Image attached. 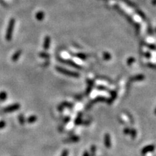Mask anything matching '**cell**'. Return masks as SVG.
<instances>
[{"label":"cell","mask_w":156,"mask_h":156,"mask_svg":"<svg viewBox=\"0 0 156 156\" xmlns=\"http://www.w3.org/2000/svg\"><path fill=\"white\" fill-rule=\"evenodd\" d=\"M22 50H18V51H17L14 55H13V57H12V60H13V61H16L17 60L19 59L20 56L22 55Z\"/></svg>","instance_id":"9c48e42d"},{"label":"cell","mask_w":156,"mask_h":156,"mask_svg":"<svg viewBox=\"0 0 156 156\" xmlns=\"http://www.w3.org/2000/svg\"><path fill=\"white\" fill-rule=\"evenodd\" d=\"M39 55L41 57H42V58L44 59H49L50 58V54H48V53H46V52H41L39 53Z\"/></svg>","instance_id":"5bb4252c"},{"label":"cell","mask_w":156,"mask_h":156,"mask_svg":"<svg viewBox=\"0 0 156 156\" xmlns=\"http://www.w3.org/2000/svg\"><path fill=\"white\" fill-rule=\"evenodd\" d=\"M5 126V122H4L3 120L0 121V129L3 128Z\"/></svg>","instance_id":"ffe728a7"},{"label":"cell","mask_w":156,"mask_h":156,"mask_svg":"<svg viewBox=\"0 0 156 156\" xmlns=\"http://www.w3.org/2000/svg\"><path fill=\"white\" fill-rule=\"evenodd\" d=\"M155 149V145H150L148 146H145L142 148V151H141V154L142 155H146V154H148V153L152 152L154 151V150Z\"/></svg>","instance_id":"277c9868"},{"label":"cell","mask_w":156,"mask_h":156,"mask_svg":"<svg viewBox=\"0 0 156 156\" xmlns=\"http://www.w3.org/2000/svg\"><path fill=\"white\" fill-rule=\"evenodd\" d=\"M155 114H156V109H155Z\"/></svg>","instance_id":"7402d4cb"},{"label":"cell","mask_w":156,"mask_h":156,"mask_svg":"<svg viewBox=\"0 0 156 156\" xmlns=\"http://www.w3.org/2000/svg\"><path fill=\"white\" fill-rule=\"evenodd\" d=\"M44 16L45 14L44 13V12L42 11H40L36 14V18H37L38 21H42V20L44 18Z\"/></svg>","instance_id":"30bf717a"},{"label":"cell","mask_w":156,"mask_h":156,"mask_svg":"<svg viewBox=\"0 0 156 156\" xmlns=\"http://www.w3.org/2000/svg\"><path fill=\"white\" fill-rule=\"evenodd\" d=\"M18 120H19V122L20 124L24 125L25 123V118L23 114H20L18 116Z\"/></svg>","instance_id":"4fadbf2b"},{"label":"cell","mask_w":156,"mask_h":156,"mask_svg":"<svg viewBox=\"0 0 156 156\" xmlns=\"http://www.w3.org/2000/svg\"><path fill=\"white\" fill-rule=\"evenodd\" d=\"M96 150V148L95 145H93V146H91V149H90V150H91L92 156H94V155H95Z\"/></svg>","instance_id":"e0dca14e"},{"label":"cell","mask_w":156,"mask_h":156,"mask_svg":"<svg viewBox=\"0 0 156 156\" xmlns=\"http://www.w3.org/2000/svg\"><path fill=\"white\" fill-rule=\"evenodd\" d=\"M104 144L105 147L107 148H110L111 146V136L109 133H106L104 136Z\"/></svg>","instance_id":"5b68a950"},{"label":"cell","mask_w":156,"mask_h":156,"mask_svg":"<svg viewBox=\"0 0 156 156\" xmlns=\"http://www.w3.org/2000/svg\"><path fill=\"white\" fill-rule=\"evenodd\" d=\"M59 60L61 61V62H64V63L65 64H67V65H70V66H73V67H75L78 69H81V66H79V65H76V64L74 62H73L72 61H70V60H64V59H59Z\"/></svg>","instance_id":"8992f818"},{"label":"cell","mask_w":156,"mask_h":156,"mask_svg":"<svg viewBox=\"0 0 156 156\" xmlns=\"http://www.w3.org/2000/svg\"><path fill=\"white\" fill-rule=\"evenodd\" d=\"M79 141V137L78 136L76 135H74V136H71L69 138H66L65 140V142H77Z\"/></svg>","instance_id":"ba28073f"},{"label":"cell","mask_w":156,"mask_h":156,"mask_svg":"<svg viewBox=\"0 0 156 156\" xmlns=\"http://www.w3.org/2000/svg\"><path fill=\"white\" fill-rule=\"evenodd\" d=\"M20 107V105L19 103H14L13 105H10L7 106L4 109V111L5 113H11V112L18 111Z\"/></svg>","instance_id":"3957f363"},{"label":"cell","mask_w":156,"mask_h":156,"mask_svg":"<svg viewBox=\"0 0 156 156\" xmlns=\"http://www.w3.org/2000/svg\"><path fill=\"white\" fill-rule=\"evenodd\" d=\"M56 70L58 72H59L60 73H61V74L68 76L74 77V78H78L79 76V74L78 73L76 72L70 71V70H68L66 69L60 67V66H57L56 67Z\"/></svg>","instance_id":"7a4b0ae2"},{"label":"cell","mask_w":156,"mask_h":156,"mask_svg":"<svg viewBox=\"0 0 156 156\" xmlns=\"http://www.w3.org/2000/svg\"><path fill=\"white\" fill-rule=\"evenodd\" d=\"M77 57H78L79 58L81 59H86V55L85 54H84V53H78V54L76 55Z\"/></svg>","instance_id":"2e32d148"},{"label":"cell","mask_w":156,"mask_h":156,"mask_svg":"<svg viewBox=\"0 0 156 156\" xmlns=\"http://www.w3.org/2000/svg\"><path fill=\"white\" fill-rule=\"evenodd\" d=\"M14 24H15V20L14 18H12L10 20L7 29L6 34H5V38L7 41H11L12 37H13V30H14Z\"/></svg>","instance_id":"6da1fadb"},{"label":"cell","mask_w":156,"mask_h":156,"mask_svg":"<svg viewBox=\"0 0 156 156\" xmlns=\"http://www.w3.org/2000/svg\"><path fill=\"white\" fill-rule=\"evenodd\" d=\"M37 120V117L34 115H31L29 117H28L27 118V122L28 123H34V122H36Z\"/></svg>","instance_id":"7c38bea8"},{"label":"cell","mask_w":156,"mask_h":156,"mask_svg":"<svg viewBox=\"0 0 156 156\" xmlns=\"http://www.w3.org/2000/svg\"><path fill=\"white\" fill-rule=\"evenodd\" d=\"M7 98V93L5 91L0 92V101L3 102L6 100Z\"/></svg>","instance_id":"8fae6325"},{"label":"cell","mask_w":156,"mask_h":156,"mask_svg":"<svg viewBox=\"0 0 156 156\" xmlns=\"http://www.w3.org/2000/svg\"><path fill=\"white\" fill-rule=\"evenodd\" d=\"M131 131V129L128 128H126L124 130V133H125L126 135H130Z\"/></svg>","instance_id":"d6986e66"},{"label":"cell","mask_w":156,"mask_h":156,"mask_svg":"<svg viewBox=\"0 0 156 156\" xmlns=\"http://www.w3.org/2000/svg\"><path fill=\"white\" fill-rule=\"evenodd\" d=\"M50 41H51V39H50V37L49 36H46L45 37L44 39V49L45 50H48L50 48Z\"/></svg>","instance_id":"52a82bcc"},{"label":"cell","mask_w":156,"mask_h":156,"mask_svg":"<svg viewBox=\"0 0 156 156\" xmlns=\"http://www.w3.org/2000/svg\"><path fill=\"white\" fill-rule=\"evenodd\" d=\"M69 154V152L68 150H64L63 151H62V154H61V156H68Z\"/></svg>","instance_id":"ac0fdd59"},{"label":"cell","mask_w":156,"mask_h":156,"mask_svg":"<svg viewBox=\"0 0 156 156\" xmlns=\"http://www.w3.org/2000/svg\"><path fill=\"white\" fill-rule=\"evenodd\" d=\"M137 131H136V130H135V129H131V131H130V135L132 138H136V137H137Z\"/></svg>","instance_id":"9a60e30c"},{"label":"cell","mask_w":156,"mask_h":156,"mask_svg":"<svg viewBox=\"0 0 156 156\" xmlns=\"http://www.w3.org/2000/svg\"><path fill=\"white\" fill-rule=\"evenodd\" d=\"M83 156H90V155H89V154L88 152L85 151V152L83 153Z\"/></svg>","instance_id":"44dd1931"}]
</instances>
